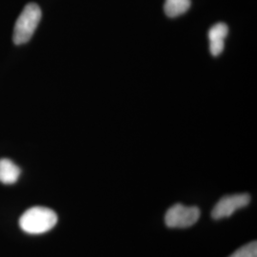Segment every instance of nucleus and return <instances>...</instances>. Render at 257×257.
Returning a JSON list of instances; mask_svg holds the SVG:
<instances>
[{
	"mask_svg": "<svg viewBox=\"0 0 257 257\" xmlns=\"http://www.w3.org/2000/svg\"><path fill=\"white\" fill-rule=\"evenodd\" d=\"M229 34V27L227 24L219 22L214 24L210 29L208 37L210 40V52L211 55L218 56L222 54L225 48V38Z\"/></svg>",
	"mask_w": 257,
	"mask_h": 257,
	"instance_id": "nucleus-5",
	"label": "nucleus"
},
{
	"mask_svg": "<svg viewBox=\"0 0 257 257\" xmlns=\"http://www.w3.org/2000/svg\"><path fill=\"white\" fill-rule=\"evenodd\" d=\"M199 217L200 210L197 207H188L178 203L166 212L165 223L169 228H189L194 225Z\"/></svg>",
	"mask_w": 257,
	"mask_h": 257,
	"instance_id": "nucleus-3",
	"label": "nucleus"
},
{
	"mask_svg": "<svg viewBox=\"0 0 257 257\" xmlns=\"http://www.w3.org/2000/svg\"><path fill=\"white\" fill-rule=\"evenodd\" d=\"M229 257H257L256 241H251L247 245L239 248Z\"/></svg>",
	"mask_w": 257,
	"mask_h": 257,
	"instance_id": "nucleus-8",
	"label": "nucleus"
},
{
	"mask_svg": "<svg viewBox=\"0 0 257 257\" xmlns=\"http://www.w3.org/2000/svg\"><path fill=\"white\" fill-rule=\"evenodd\" d=\"M191 4V0H165L164 11L167 17L174 19L187 13Z\"/></svg>",
	"mask_w": 257,
	"mask_h": 257,
	"instance_id": "nucleus-7",
	"label": "nucleus"
},
{
	"mask_svg": "<svg viewBox=\"0 0 257 257\" xmlns=\"http://www.w3.org/2000/svg\"><path fill=\"white\" fill-rule=\"evenodd\" d=\"M42 13L40 7L36 3H29L21 12L16 22L14 30V42L22 45L34 36L37 26L41 20Z\"/></svg>",
	"mask_w": 257,
	"mask_h": 257,
	"instance_id": "nucleus-2",
	"label": "nucleus"
},
{
	"mask_svg": "<svg viewBox=\"0 0 257 257\" xmlns=\"http://www.w3.org/2000/svg\"><path fill=\"white\" fill-rule=\"evenodd\" d=\"M56 223V213L45 207H33L25 211L19 219L20 228L30 234L45 233L52 230Z\"/></svg>",
	"mask_w": 257,
	"mask_h": 257,
	"instance_id": "nucleus-1",
	"label": "nucleus"
},
{
	"mask_svg": "<svg viewBox=\"0 0 257 257\" xmlns=\"http://www.w3.org/2000/svg\"><path fill=\"white\" fill-rule=\"evenodd\" d=\"M250 196L248 193H236L223 196L212 209L211 216L216 220L229 217L235 211L248 206Z\"/></svg>",
	"mask_w": 257,
	"mask_h": 257,
	"instance_id": "nucleus-4",
	"label": "nucleus"
},
{
	"mask_svg": "<svg viewBox=\"0 0 257 257\" xmlns=\"http://www.w3.org/2000/svg\"><path fill=\"white\" fill-rule=\"evenodd\" d=\"M21 171L8 158L0 159V182L5 185L15 184L19 180Z\"/></svg>",
	"mask_w": 257,
	"mask_h": 257,
	"instance_id": "nucleus-6",
	"label": "nucleus"
}]
</instances>
